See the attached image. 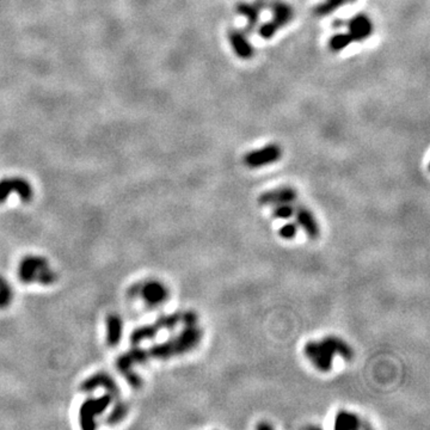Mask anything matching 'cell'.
Segmentation results:
<instances>
[{"mask_svg": "<svg viewBox=\"0 0 430 430\" xmlns=\"http://www.w3.org/2000/svg\"><path fill=\"white\" fill-rule=\"evenodd\" d=\"M202 338V330L196 325H189L178 336L157 344L152 347L149 350L145 351L146 358H169L176 355H182L187 351L194 349L200 343Z\"/></svg>", "mask_w": 430, "mask_h": 430, "instance_id": "6da1fadb", "label": "cell"}, {"mask_svg": "<svg viewBox=\"0 0 430 430\" xmlns=\"http://www.w3.org/2000/svg\"><path fill=\"white\" fill-rule=\"evenodd\" d=\"M19 278L24 282L38 281L49 285L55 280V275L47 268V262L41 257H27L21 263Z\"/></svg>", "mask_w": 430, "mask_h": 430, "instance_id": "7a4b0ae2", "label": "cell"}, {"mask_svg": "<svg viewBox=\"0 0 430 430\" xmlns=\"http://www.w3.org/2000/svg\"><path fill=\"white\" fill-rule=\"evenodd\" d=\"M282 158V148L278 143H268L263 147L247 152L243 163L249 169H260L272 165Z\"/></svg>", "mask_w": 430, "mask_h": 430, "instance_id": "3957f363", "label": "cell"}, {"mask_svg": "<svg viewBox=\"0 0 430 430\" xmlns=\"http://www.w3.org/2000/svg\"><path fill=\"white\" fill-rule=\"evenodd\" d=\"M304 354L312 364L321 372L331 369L335 354L324 340L307 342L304 347Z\"/></svg>", "mask_w": 430, "mask_h": 430, "instance_id": "277c9868", "label": "cell"}, {"mask_svg": "<svg viewBox=\"0 0 430 430\" xmlns=\"http://www.w3.org/2000/svg\"><path fill=\"white\" fill-rule=\"evenodd\" d=\"M348 32L353 36L355 42H363L368 40L374 32V24L366 14H356L345 23Z\"/></svg>", "mask_w": 430, "mask_h": 430, "instance_id": "5b68a950", "label": "cell"}, {"mask_svg": "<svg viewBox=\"0 0 430 430\" xmlns=\"http://www.w3.org/2000/svg\"><path fill=\"white\" fill-rule=\"evenodd\" d=\"M227 38L232 47V50L240 60H251L255 55V48L247 36L237 28H231L227 32Z\"/></svg>", "mask_w": 430, "mask_h": 430, "instance_id": "8992f818", "label": "cell"}, {"mask_svg": "<svg viewBox=\"0 0 430 430\" xmlns=\"http://www.w3.org/2000/svg\"><path fill=\"white\" fill-rule=\"evenodd\" d=\"M298 198V191L292 187H280L266 190L258 196L260 206H276L281 203H293Z\"/></svg>", "mask_w": 430, "mask_h": 430, "instance_id": "52a82bcc", "label": "cell"}, {"mask_svg": "<svg viewBox=\"0 0 430 430\" xmlns=\"http://www.w3.org/2000/svg\"><path fill=\"white\" fill-rule=\"evenodd\" d=\"M236 12L239 16H243L246 19V24L244 25L243 29H240L246 36H251L256 34L257 27L259 24L260 18V10L253 4L249 2H238L236 4Z\"/></svg>", "mask_w": 430, "mask_h": 430, "instance_id": "ba28073f", "label": "cell"}, {"mask_svg": "<svg viewBox=\"0 0 430 430\" xmlns=\"http://www.w3.org/2000/svg\"><path fill=\"white\" fill-rule=\"evenodd\" d=\"M294 217L295 223L298 224L299 227L304 230V232L311 238V239H317L320 234V227L315 217L307 207L302 206V204H295Z\"/></svg>", "mask_w": 430, "mask_h": 430, "instance_id": "9c48e42d", "label": "cell"}, {"mask_svg": "<svg viewBox=\"0 0 430 430\" xmlns=\"http://www.w3.org/2000/svg\"><path fill=\"white\" fill-rule=\"evenodd\" d=\"M135 293H140L145 301L152 306L160 305L169 299V289L158 281L143 283L141 287L135 289Z\"/></svg>", "mask_w": 430, "mask_h": 430, "instance_id": "30bf717a", "label": "cell"}, {"mask_svg": "<svg viewBox=\"0 0 430 430\" xmlns=\"http://www.w3.org/2000/svg\"><path fill=\"white\" fill-rule=\"evenodd\" d=\"M12 190H17L23 201L30 200L32 196V189L28 182L21 178H9L0 182V202H4L6 196L12 193Z\"/></svg>", "mask_w": 430, "mask_h": 430, "instance_id": "8fae6325", "label": "cell"}, {"mask_svg": "<svg viewBox=\"0 0 430 430\" xmlns=\"http://www.w3.org/2000/svg\"><path fill=\"white\" fill-rule=\"evenodd\" d=\"M268 10L273 14V17L281 23L282 27L288 25L294 19V9L285 0H270Z\"/></svg>", "mask_w": 430, "mask_h": 430, "instance_id": "7c38bea8", "label": "cell"}, {"mask_svg": "<svg viewBox=\"0 0 430 430\" xmlns=\"http://www.w3.org/2000/svg\"><path fill=\"white\" fill-rule=\"evenodd\" d=\"M322 340L327 342L335 355L343 357L344 360H351L354 357V351L350 348V345L342 338L336 336H327Z\"/></svg>", "mask_w": 430, "mask_h": 430, "instance_id": "4fadbf2b", "label": "cell"}, {"mask_svg": "<svg viewBox=\"0 0 430 430\" xmlns=\"http://www.w3.org/2000/svg\"><path fill=\"white\" fill-rule=\"evenodd\" d=\"M353 43H355V41L349 32H337L329 38L328 45L332 53H340Z\"/></svg>", "mask_w": 430, "mask_h": 430, "instance_id": "5bb4252c", "label": "cell"}, {"mask_svg": "<svg viewBox=\"0 0 430 430\" xmlns=\"http://www.w3.org/2000/svg\"><path fill=\"white\" fill-rule=\"evenodd\" d=\"M110 398L109 397H105V398L98 399V400H93L92 403L85 404V405L83 406V409H81V422L86 423L85 425H87V422H92L91 419H92V416L94 413H98L102 411L104 408H106V405L109 404Z\"/></svg>", "mask_w": 430, "mask_h": 430, "instance_id": "9a60e30c", "label": "cell"}, {"mask_svg": "<svg viewBox=\"0 0 430 430\" xmlns=\"http://www.w3.org/2000/svg\"><path fill=\"white\" fill-rule=\"evenodd\" d=\"M361 426V422L358 417L354 413L348 411H340L335 419V428L336 429H356Z\"/></svg>", "mask_w": 430, "mask_h": 430, "instance_id": "2e32d148", "label": "cell"}, {"mask_svg": "<svg viewBox=\"0 0 430 430\" xmlns=\"http://www.w3.org/2000/svg\"><path fill=\"white\" fill-rule=\"evenodd\" d=\"M347 0H324V2L319 3L318 5L314 6L313 14L317 17H327L334 12H336L338 9L347 4Z\"/></svg>", "mask_w": 430, "mask_h": 430, "instance_id": "e0dca14e", "label": "cell"}, {"mask_svg": "<svg viewBox=\"0 0 430 430\" xmlns=\"http://www.w3.org/2000/svg\"><path fill=\"white\" fill-rule=\"evenodd\" d=\"M282 24L280 23L278 19L272 18L270 21L263 23V24H258L257 27V34L259 35V37H262L263 40L269 41L280 31V29H282Z\"/></svg>", "mask_w": 430, "mask_h": 430, "instance_id": "ac0fdd59", "label": "cell"}, {"mask_svg": "<svg viewBox=\"0 0 430 430\" xmlns=\"http://www.w3.org/2000/svg\"><path fill=\"white\" fill-rule=\"evenodd\" d=\"M122 321L117 315L112 314L107 319V342L112 345H115L121 337Z\"/></svg>", "mask_w": 430, "mask_h": 430, "instance_id": "d6986e66", "label": "cell"}, {"mask_svg": "<svg viewBox=\"0 0 430 430\" xmlns=\"http://www.w3.org/2000/svg\"><path fill=\"white\" fill-rule=\"evenodd\" d=\"M295 207L292 203H281L273 206V215L276 219H289L294 217Z\"/></svg>", "mask_w": 430, "mask_h": 430, "instance_id": "ffe728a7", "label": "cell"}, {"mask_svg": "<svg viewBox=\"0 0 430 430\" xmlns=\"http://www.w3.org/2000/svg\"><path fill=\"white\" fill-rule=\"evenodd\" d=\"M12 292L8 282L0 276V307H5L11 301Z\"/></svg>", "mask_w": 430, "mask_h": 430, "instance_id": "44dd1931", "label": "cell"}, {"mask_svg": "<svg viewBox=\"0 0 430 430\" xmlns=\"http://www.w3.org/2000/svg\"><path fill=\"white\" fill-rule=\"evenodd\" d=\"M299 226L296 223H287L285 225H282L281 229L279 231L280 237H282L283 239L286 240H292L293 238L296 236V233H298Z\"/></svg>", "mask_w": 430, "mask_h": 430, "instance_id": "7402d4cb", "label": "cell"}, {"mask_svg": "<svg viewBox=\"0 0 430 430\" xmlns=\"http://www.w3.org/2000/svg\"><path fill=\"white\" fill-rule=\"evenodd\" d=\"M252 3L260 10V11H268L270 0H253Z\"/></svg>", "mask_w": 430, "mask_h": 430, "instance_id": "603a6c76", "label": "cell"}, {"mask_svg": "<svg viewBox=\"0 0 430 430\" xmlns=\"http://www.w3.org/2000/svg\"><path fill=\"white\" fill-rule=\"evenodd\" d=\"M345 23H347V21H345V19H343V18H336V19H334V21H332L331 25H332V28H334V29H343L345 27Z\"/></svg>", "mask_w": 430, "mask_h": 430, "instance_id": "cb8c5ba5", "label": "cell"}, {"mask_svg": "<svg viewBox=\"0 0 430 430\" xmlns=\"http://www.w3.org/2000/svg\"><path fill=\"white\" fill-rule=\"evenodd\" d=\"M257 428H258V429H262V428H265V429H272L273 426L270 425V424H268V423H265V422H264V423H259V424L257 425Z\"/></svg>", "mask_w": 430, "mask_h": 430, "instance_id": "d4e9b609", "label": "cell"}, {"mask_svg": "<svg viewBox=\"0 0 430 430\" xmlns=\"http://www.w3.org/2000/svg\"><path fill=\"white\" fill-rule=\"evenodd\" d=\"M348 3H350V4H354V3H356L357 0H347Z\"/></svg>", "mask_w": 430, "mask_h": 430, "instance_id": "484cf974", "label": "cell"}]
</instances>
